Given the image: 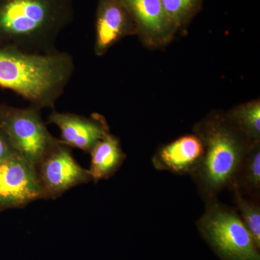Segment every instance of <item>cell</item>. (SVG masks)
I'll return each mask as SVG.
<instances>
[{"instance_id":"obj_5","label":"cell","mask_w":260,"mask_h":260,"mask_svg":"<svg viewBox=\"0 0 260 260\" xmlns=\"http://www.w3.org/2000/svg\"><path fill=\"white\" fill-rule=\"evenodd\" d=\"M40 110L0 104V129L15 153L35 168L61 142L49 133Z\"/></svg>"},{"instance_id":"obj_14","label":"cell","mask_w":260,"mask_h":260,"mask_svg":"<svg viewBox=\"0 0 260 260\" xmlns=\"http://www.w3.org/2000/svg\"><path fill=\"white\" fill-rule=\"evenodd\" d=\"M225 119L248 143L259 142V102L255 101L237 107Z\"/></svg>"},{"instance_id":"obj_10","label":"cell","mask_w":260,"mask_h":260,"mask_svg":"<svg viewBox=\"0 0 260 260\" xmlns=\"http://www.w3.org/2000/svg\"><path fill=\"white\" fill-rule=\"evenodd\" d=\"M128 10L137 32L152 44H162L177 29L160 0H119Z\"/></svg>"},{"instance_id":"obj_4","label":"cell","mask_w":260,"mask_h":260,"mask_svg":"<svg viewBox=\"0 0 260 260\" xmlns=\"http://www.w3.org/2000/svg\"><path fill=\"white\" fill-rule=\"evenodd\" d=\"M203 239L221 260H260L259 249L236 210L207 200L198 222Z\"/></svg>"},{"instance_id":"obj_17","label":"cell","mask_w":260,"mask_h":260,"mask_svg":"<svg viewBox=\"0 0 260 260\" xmlns=\"http://www.w3.org/2000/svg\"><path fill=\"white\" fill-rule=\"evenodd\" d=\"M15 153V150L10 145L8 138L0 129V164Z\"/></svg>"},{"instance_id":"obj_8","label":"cell","mask_w":260,"mask_h":260,"mask_svg":"<svg viewBox=\"0 0 260 260\" xmlns=\"http://www.w3.org/2000/svg\"><path fill=\"white\" fill-rule=\"evenodd\" d=\"M47 123L54 124L60 129L59 140L63 144L88 153L109 133L105 119L97 114L87 117L53 109Z\"/></svg>"},{"instance_id":"obj_12","label":"cell","mask_w":260,"mask_h":260,"mask_svg":"<svg viewBox=\"0 0 260 260\" xmlns=\"http://www.w3.org/2000/svg\"><path fill=\"white\" fill-rule=\"evenodd\" d=\"M91 162L88 169L92 180L98 181L112 177L122 165L125 154L119 140L109 133L90 150Z\"/></svg>"},{"instance_id":"obj_15","label":"cell","mask_w":260,"mask_h":260,"mask_svg":"<svg viewBox=\"0 0 260 260\" xmlns=\"http://www.w3.org/2000/svg\"><path fill=\"white\" fill-rule=\"evenodd\" d=\"M234 199L239 208L240 218L249 231L256 245L260 249V206L259 200L246 198L237 190Z\"/></svg>"},{"instance_id":"obj_9","label":"cell","mask_w":260,"mask_h":260,"mask_svg":"<svg viewBox=\"0 0 260 260\" xmlns=\"http://www.w3.org/2000/svg\"><path fill=\"white\" fill-rule=\"evenodd\" d=\"M94 52L105 54L123 38L137 32L129 12L119 0H99L95 14Z\"/></svg>"},{"instance_id":"obj_2","label":"cell","mask_w":260,"mask_h":260,"mask_svg":"<svg viewBox=\"0 0 260 260\" xmlns=\"http://www.w3.org/2000/svg\"><path fill=\"white\" fill-rule=\"evenodd\" d=\"M74 71V59L64 51L37 54L0 49V87L39 109H54Z\"/></svg>"},{"instance_id":"obj_11","label":"cell","mask_w":260,"mask_h":260,"mask_svg":"<svg viewBox=\"0 0 260 260\" xmlns=\"http://www.w3.org/2000/svg\"><path fill=\"white\" fill-rule=\"evenodd\" d=\"M204 147L198 135L181 137L159 149L153 158V164L159 170L175 174H193L203 159Z\"/></svg>"},{"instance_id":"obj_13","label":"cell","mask_w":260,"mask_h":260,"mask_svg":"<svg viewBox=\"0 0 260 260\" xmlns=\"http://www.w3.org/2000/svg\"><path fill=\"white\" fill-rule=\"evenodd\" d=\"M232 190H237L244 196L259 200L260 145L259 142L248 146L239 167Z\"/></svg>"},{"instance_id":"obj_6","label":"cell","mask_w":260,"mask_h":260,"mask_svg":"<svg viewBox=\"0 0 260 260\" xmlns=\"http://www.w3.org/2000/svg\"><path fill=\"white\" fill-rule=\"evenodd\" d=\"M44 198L37 169L18 153L0 164V211Z\"/></svg>"},{"instance_id":"obj_1","label":"cell","mask_w":260,"mask_h":260,"mask_svg":"<svg viewBox=\"0 0 260 260\" xmlns=\"http://www.w3.org/2000/svg\"><path fill=\"white\" fill-rule=\"evenodd\" d=\"M73 18V0H0V49L54 52L59 34Z\"/></svg>"},{"instance_id":"obj_3","label":"cell","mask_w":260,"mask_h":260,"mask_svg":"<svg viewBox=\"0 0 260 260\" xmlns=\"http://www.w3.org/2000/svg\"><path fill=\"white\" fill-rule=\"evenodd\" d=\"M197 129V135L203 142L204 153L193 177L205 199H215L225 188L232 189L250 143L225 118H210L199 124Z\"/></svg>"},{"instance_id":"obj_7","label":"cell","mask_w":260,"mask_h":260,"mask_svg":"<svg viewBox=\"0 0 260 260\" xmlns=\"http://www.w3.org/2000/svg\"><path fill=\"white\" fill-rule=\"evenodd\" d=\"M38 177L44 198H55L71 188L92 181L88 169L75 160L67 145L61 142L39 162Z\"/></svg>"},{"instance_id":"obj_16","label":"cell","mask_w":260,"mask_h":260,"mask_svg":"<svg viewBox=\"0 0 260 260\" xmlns=\"http://www.w3.org/2000/svg\"><path fill=\"white\" fill-rule=\"evenodd\" d=\"M176 29L185 25L199 8L201 0H160Z\"/></svg>"}]
</instances>
